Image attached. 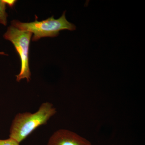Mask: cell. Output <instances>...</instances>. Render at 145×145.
Masks as SVG:
<instances>
[{"mask_svg": "<svg viewBox=\"0 0 145 145\" xmlns=\"http://www.w3.org/2000/svg\"><path fill=\"white\" fill-rule=\"evenodd\" d=\"M48 145H92L89 140L71 131L61 129L51 136Z\"/></svg>", "mask_w": 145, "mask_h": 145, "instance_id": "277c9868", "label": "cell"}, {"mask_svg": "<svg viewBox=\"0 0 145 145\" xmlns=\"http://www.w3.org/2000/svg\"><path fill=\"white\" fill-rule=\"evenodd\" d=\"M0 145H20V143L9 137L6 140H0Z\"/></svg>", "mask_w": 145, "mask_h": 145, "instance_id": "8992f818", "label": "cell"}, {"mask_svg": "<svg viewBox=\"0 0 145 145\" xmlns=\"http://www.w3.org/2000/svg\"><path fill=\"white\" fill-rule=\"evenodd\" d=\"M6 5L2 1L0 0V23L4 25L7 24V13L6 12Z\"/></svg>", "mask_w": 145, "mask_h": 145, "instance_id": "5b68a950", "label": "cell"}, {"mask_svg": "<svg viewBox=\"0 0 145 145\" xmlns=\"http://www.w3.org/2000/svg\"><path fill=\"white\" fill-rule=\"evenodd\" d=\"M57 112L53 105L46 102L42 104L39 110L34 113H18L15 116L10 126L9 137L19 143L48 120Z\"/></svg>", "mask_w": 145, "mask_h": 145, "instance_id": "6da1fadb", "label": "cell"}, {"mask_svg": "<svg viewBox=\"0 0 145 145\" xmlns=\"http://www.w3.org/2000/svg\"><path fill=\"white\" fill-rule=\"evenodd\" d=\"M32 33L20 30L15 27H8L4 38L13 43L18 52L21 61V71L16 75V80L20 82L22 79H26L27 82L30 80L31 72L29 65V50Z\"/></svg>", "mask_w": 145, "mask_h": 145, "instance_id": "3957f363", "label": "cell"}, {"mask_svg": "<svg viewBox=\"0 0 145 145\" xmlns=\"http://www.w3.org/2000/svg\"><path fill=\"white\" fill-rule=\"evenodd\" d=\"M3 1L6 5H8L10 7H13L16 2L15 0H3Z\"/></svg>", "mask_w": 145, "mask_h": 145, "instance_id": "52a82bcc", "label": "cell"}, {"mask_svg": "<svg viewBox=\"0 0 145 145\" xmlns=\"http://www.w3.org/2000/svg\"><path fill=\"white\" fill-rule=\"evenodd\" d=\"M11 25L20 30L27 31L34 34L32 40L37 41L44 37H54L58 36L60 31L65 29L73 31L76 29L75 25L69 22L65 17V11L58 19L54 16L42 21L36 19L34 22L22 23L19 21L13 20Z\"/></svg>", "mask_w": 145, "mask_h": 145, "instance_id": "7a4b0ae2", "label": "cell"}, {"mask_svg": "<svg viewBox=\"0 0 145 145\" xmlns=\"http://www.w3.org/2000/svg\"><path fill=\"white\" fill-rule=\"evenodd\" d=\"M4 55V54H5V53L4 52H0V55Z\"/></svg>", "mask_w": 145, "mask_h": 145, "instance_id": "ba28073f", "label": "cell"}]
</instances>
